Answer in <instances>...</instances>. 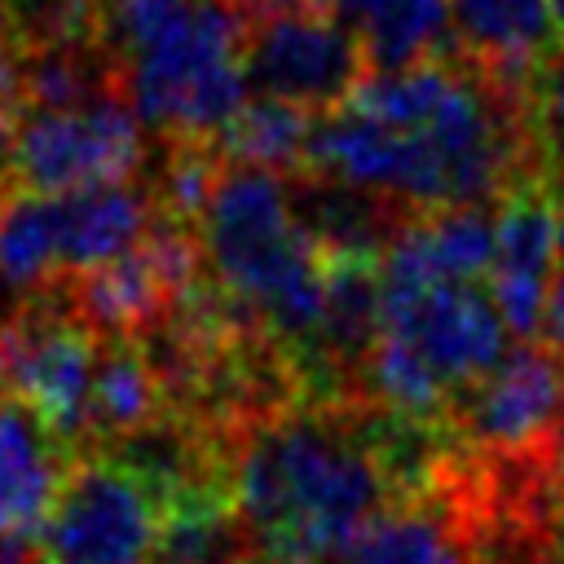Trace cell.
I'll use <instances>...</instances> for the list:
<instances>
[{
	"mask_svg": "<svg viewBox=\"0 0 564 564\" xmlns=\"http://www.w3.org/2000/svg\"><path fill=\"white\" fill-rule=\"evenodd\" d=\"M247 22L234 0H101V44L141 128L216 141L247 106Z\"/></svg>",
	"mask_w": 564,
	"mask_h": 564,
	"instance_id": "cell-2",
	"label": "cell"
},
{
	"mask_svg": "<svg viewBox=\"0 0 564 564\" xmlns=\"http://www.w3.org/2000/svg\"><path fill=\"white\" fill-rule=\"evenodd\" d=\"M551 13H555V31L564 35V0H551Z\"/></svg>",
	"mask_w": 564,
	"mask_h": 564,
	"instance_id": "cell-23",
	"label": "cell"
},
{
	"mask_svg": "<svg viewBox=\"0 0 564 564\" xmlns=\"http://www.w3.org/2000/svg\"><path fill=\"white\" fill-rule=\"evenodd\" d=\"M330 13L361 44L370 75L458 57L449 0H330Z\"/></svg>",
	"mask_w": 564,
	"mask_h": 564,
	"instance_id": "cell-14",
	"label": "cell"
},
{
	"mask_svg": "<svg viewBox=\"0 0 564 564\" xmlns=\"http://www.w3.org/2000/svg\"><path fill=\"white\" fill-rule=\"evenodd\" d=\"M163 498L119 454L101 449L75 463L44 533V564H150L159 546Z\"/></svg>",
	"mask_w": 564,
	"mask_h": 564,
	"instance_id": "cell-4",
	"label": "cell"
},
{
	"mask_svg": "<svg viewBox=\"0 0 564 564\" xmlns=\"http://www.w3.org/2000/svg\"><path fill=\"white\" fill-rule=\"evenodd\" d=\"M101 335L70 308L35 300L13 322V392L70 445L88 441V401Z\"/></svg>",
	"mask_w": 564,
	"mask_h": 564,
	"instance_id": "cell-7",
	"label": "cell"
},
{
	"mask_svg": "<svg viewBox=\"0 0 564 564\" xmlns=\"http://www.w3.org/2000/svg\"><path fill=\"white\" fill-rule=\"evenodd\" d=\"M542 564H564V498L551 511V524L542 533Z\"/></svg>",
	"mask_w": 564,
	"mask_h": 564,
	"instance_id": "cell-20",
	"label": "cell"
},
{
	"mask_svg": "<svg viewBox=\"0 0 564 564\" xmlns=\"http://www.w3.org/2000/svg\"><path fill=\"white\" fill-rule=\"evenodd\" d=\"M449 18L458 57L507 88H524L555 48L551 0H449Z\"/></svg>",
	"mask_w": 564,
	"mask_h": 564,
	"instance_id": "cell-12",
	"label": "cell"
},
{
	"mask_svg": "<svg viewBox=\"0 0 564 564\" xmlns=\"http://www.w3.org/2000/svg\"><path fill=\"white\" fill-rule=\"evenodd\" d=\"M194 229L216 291L242 322L308 357L322 322L326 256L300 225L291 185L269 167L225 163Z\"/></svg>",
	"mask_w": 564,
	"mask_h": 564,
	"instance_id": "cell-3",
	"label": "cell"
},
{
	"mask_svg": "<svg viewBox=\"0 0 564 564\" xmlns=\"http://www.w3.org/2000/svg\"><path fill=\"white\" fill-rule=\"evenodd\" d=\"M344 564H480L454 498H397L339 555Z\"/></svg>",
	"mask_w": 564,
	"mask_h": 564,
	"instance_id": "cell-13",
	"label": "cell"
},
{
	"mask_svg": "<svg viewBox=\"0 0 564 564\" xmlns=\"http://www.w3.org/2000/svg\"><path fill=\"white\" fill-rule=\"evenodd\" d=\"M555 238H560V198L551 172H524L498 203L494 216V264L489 295L520 344L546 326V300L555 278Z\"/></svg>",
	"mask_w": 564,
	"mask_h": 564,
	"instance_id": "cell-9",
	"label": "cell"
},
{
	"mask_svg": "<svg viewBox=\"0 0 564 564\" xmlns=\"http://www.w3.org/2000/svg\"><path fill=\"white\" fill-rule=\"evenodd\" d=\"M555 463L564 467V401H560V419H555Z\"/></svg>",
	"mask_w": 564,
	"mask_h": 564,
	"instance_id": "cell-22",
	"label": "cell"
},
{
	"mask_svg": "<svg viewBox=\"0 0 564 564\" xmlns=\"http://www.w3.org/2000/svg\"><path fill=\"white\" fill-rule=\"evenodd\" d=\"M145 163L141 119L123 97L75 110L26 106L13 128V189L70 194L88 185L132 181Z\"/></svg>",
	"mask_w": 564,
	"mask_h": 564,
	"instance_id": "cell-5",
	"label": "cell"
},
{
	"mask_svg": "<svg viewBox=\"0 0 564 564\" xmlns=\"http://www.w3.org/2000/svg\"><path fill=\"white\" fill-rule=\"evenodd\" d=\"M242 70L256 97L330 115L366 84L370 66L335 13H264L247 22Z\"/></svg>",
	"mask_w": 564,
	"mask_h": 564,
	"instance_id": "cell-6",
	"label": "cell"
},
{
	"mask_svg": "<svg viewBox=\"0 0 564 564\" xmlns=\"http://www.w3.org/2000/svg\"><path fill=\"white\" fill-rule=\"evenodd\" d=\"M62 278L53 194L4 189L0 194V286L40 295Z\"/></svg>",
	"mask_w": 564,
	"mask_h": 564,
	"instance_id": "cell-16",
	"label": "cell"
},
{
	"mask_svg": "<svg viewBox=\"0 0 564 564\" xmlns=\"http://www.w3.org/2000/svg\"><path fill=\"white\" fill-rule=\"evenodd\" d=\"M524 110L533 128V145L542 167L564 181V44L546 53V62L524 84Z\"/></svg>",
	"mask_w": 564,
	"mask_h": 564,
	"instance_id": "cell-18",
	"label": "cell"
},
{
	"mask_svg": "<svg viewBox=\"0 0 564 564\" xmlns=\"http://www.w3.org/2000/svg\"><path fill=\"white\" fill-rule=\"evenodd\" d=\"M13 370V322H0V383H9Z\"/></svg>",
	"mask_w": 564,
	"mask_h": 564,
	"instance_id": "cell-21",
	"label": "cell"
},
{
	"mask_svg": "<svg viewBox=\"0 0 564 564\" xmlns=\"http://www.w3.org/2000/svg\"><path fill=\"white\" fill-rule=\"evenodd\" d=\"M564 401V357L520 344L507 361L454 401L449 423L489 454V463H529L533 449L555 454V419Z\"/></svg>",
	"mask_w": 564,
	"mask_h": 564,
	"instance_id": "cell-8",
	"label": "cell"
},
{
	"mask_svg": "<svg viewBox=\"0 0 564 564\" xmlns=\"http://www.w3.org/2000/svg\"><path fill=\"white\" fill-rule=\"evenodd\" d=\"M317 115L278 101V97H247V106L229 119V128L216 137L220 154L229 163L269 167L278 176L308 172V145H313Z\"/></svg>",
	"mask_w": 564,
	"mask_h": 564,
	"instance_id": "cell-17",
	"label": "cell"
},
{
	"mask_svg": "<svg viewBox=\"0 0 564 564\" xmlns=\"http://www.w3.org/2000/svg\"><path fill=\"white\" fill-rule=\"evenodd\" d=\"M70 471V445L18 392H0V538H40Z\"/></svg>",
	"mask_w": 564,
	"mask_h": 564,
	"instance_id": "cell-10",
	"label": "cell"
},
{
	"mask_svg": "<svg viewBox=\"0 0 564 564\" xmlns=\"http://www.w3.org/2000/svg\"><path fill=\"white\" fill-rule=\"evenodd\" d=\"M53 220H57V251H62V273H93L132 247L145 242V234L159 225V203L150 181H110V185H88L70 194H53Z\"/></svg>",
	"mask_w": 564,
	"mask_h": 564,
	"instance_id": "cell-11",
	"label": "cell"
},
{
	"mask_svg": "<svg viewBox=\"0 0 564 564\" xmlns=\"http://www.w3.org/2000/svg\"><path fill=\"white\" fill-rule=\"evenodd\" d=\"M397 480L352 410H291L242 427L229 494L260 564H326L388 511Z\"/></svg>",
	"mask_w": 564,
	"mask_h": 564,
	"instance_id": "cell-1",
	"label": "cell"
},
{
	"mask_svg": "<svg viewBox=\"0 0 564 564\" xmlns=\"http://www.w3.org/2000/svg\"><path fill=\"white\" fill-rule=\"evenodd\" d=\"M546 339L564 357V203H560V238H555V278L546 300Z\"/></svg>",
	"mask_w": 564,
	"mask_h": 564,
	"instance_id": "cell-19",
	"label": "cell"
},
{
	"mask_svg": "<svg viewBox=\"0 0 564 564\" xmlns=\"http://www.w3.org/2000/svg\"><path fill=\"white\" fill-rule=\"evenodd\" d=\"M167 423V383L154 357L137 339L101 344L93 401H88V441H132Z\"/></svg>",
	"mask_w": 564,
	"mask_h": 564,
	"instance_id": "cell-15",
	"label": "cell"
}]
</instances>
